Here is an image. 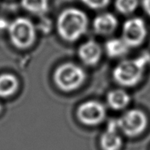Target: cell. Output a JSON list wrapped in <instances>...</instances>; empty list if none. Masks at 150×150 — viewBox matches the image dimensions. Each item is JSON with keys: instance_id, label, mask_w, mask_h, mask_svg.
Masks as SVG:
<instances>
[{"instance_id": "9c48e42d", "label": "cell", "mask_w": 150, "mask_h": 150, "mask_svg": "<svg viewBox=\"0 0 150 150\" xmlns=\"http://www.w3.org/2000/svg\"><path fill=\"white\" fill-rule=\"evenodd\" d=\"M100 145L103 150H120L123 140L120 134L117 120L108 123L107 129L100 137Z\"/></svg>"}, {"instance_id": "2e32d148", "label": "cell", "mask_w": 150, "mask_h": 150, "mask_svg": "<svg viewBox=\"0 0 150 150\" xmlns=\"http://www.w3.org/2000/svg\"><path fill=\"white\" fill-rule=\"evenodd\" d=\"M81 2L92 10H102L108 7L111 0H81Z\"/></svg>"}, {"instance_id": "4fadbf2b", "label": "cell", "mask_w": 150, "mask_h": 150, "mask_svg": "<svg viewBox=\"0 0 150 150\" xmlns=\"http://www.w3.org/2000/svg\"><path fill=\"white\" fill-rule=\"evenodd\" d=\"M108 104L114 110H123L127 108L131 101L130 95L127 92L121 90H113L108 93L107 97Z\"/></svg>"}, {"instance_id": "8992f818", "label": "cell", "mask_w": 150, "mask_h": 150, "mask_svg": "<svg viewBox=\"0 0 150 150\" xmlns=\"http://www.w3.org/2000/svg\"><path fill=\"white\" fill-rule=\"evenodd\" d=\"M120 130L127 137H137L142 134L148 126V118L140 110L126 111L117 120Z\"/></svg>"}, {"instance_id": "52a82bcc", "label": "cell", "mask_w": 150, "mask_h": 150, "mask_svg": "<svg viewBox=\"0 0 150 150\" xmlns=\"http://www.w3.org/2000/svg\"><path fill=\"white\" fill-rule=\"evenodd\" d=\"M107 111L104 105L95 100L86 101L79 105L77 109V118L86 126H96L104 120Z\"/></svg>"}, {"instance_id": "7a4b0ae2", "label": "cell", "mask_w": 150, "mask_h": 150, "mask_svg": "<svg viewBox=\"0 0 150 150\" xmlns=\"http://www.w3.org/2000/svg\"><path fill=\"white\" fill-rule=\"evenodd\" d=\"M150 55L141 54L137 57L124 59L113 69V79L119 85L126 87L137 86L143 79L145 69L149 64Z\"/></svg>"}, {"instance_id": "5b68a950", "label": "cell", "mask_w": 150, "mask_h": 150, "mask_svg": "<svg viewBox=\"0 0 150 150\" xmlns=\"http://www.w3.org/2000/svg\"><path fill=\"white\" fill-rule=\"evenodd\" d=\"M148 36V28L145 21L140 17L127 19L122 27L121 38L130 49L140 47Z\"/></svg>"}, {"instance_id": "e0dca14e", "label": "cell", "mask_w": 150, "mask_h": 150, "mask_svg": "<svg viewBox=\"0 0 150 150\" xmlns=\"http://www.w3.org/2000/svg\"><path fill=\"white\" fill-rule=\"evenodd\" d=\"M141 6L144 13L150 17V0H141Z\"/></svg>"}, {"instance_id": "d6986e66", "label": "cell", "mask_w": 150, "mask_h": 150, "mask_svg": "<svg viewBox=\"0 0 150 150\" xmlns=\"http://www.w3.org/2000/svg\"><path fill=\"white\" fill-rule=\"evenodd\" d=\"M3 110H4V106H3V104L0 103V114L3 112Z\"/></svg>"}, {"instance_id": "277c9868", "label": "cell", "mask_w": 150, "mask_h": 150, "mask_svg": "<svg viewBox=\"0 0 150 150\" xmlns=\"http://www.w3.org/2000/svg\"><path fill=\"white\" fill-rule=\"evenodd\" d=\"M7 32L11 45L18 49H29L36 40V26L25 17H19L11 22Z\"/></svg>"}, {"instance_id": "ba28073f", "label": "cell", "mask_w": 150, "mask_h": 150, "mask_svg": "<svg viewBox=\"0 0 150 150\" xmlns=\"http://www.w3.org/2000/svg\"><path fill=\"white\" fill-rule=\"evenodd\" d=\"M78 56L82 64L86 66H95L101 60L103 49L97 41L89 40L79 46Z\"/></svg>"}, {"instance_id": "9a60e30c", "label": "cell", "mask_w": 150, "mask_h": 150, "mask_svg": "<svg viewBox=\"0 0 150 150\" xmlns=\"http://www.w3.org/2000/svg\"><path fill=\"white\" fill-rule=\"evenodd\" d=\"M139 6V0H115V8L121 15L132 14Z\"/></svg>"}, {"instance_id": "ac0fdd59", "label": "cell", "mask_w": 150, "mask_h": 150, "mask_svg": "<svg viewBox=\"0 0 150 150\" xmlns=\"http://www.w3.org/2000/svg\"><path fill=\"white\" fill-rule=\"evenodd\" d=\"M9 23L7 22L4 19H0V30H4L7 29L8 26H9Z\"/></svg>"}, {"instance_id": "8fae6325", "label": "cell", "mask_w": 150, "mask_h": 150, "mask_svg": "<svg viewBox=\"0 0 150 150\" xmlns=\"http://www.w3.org/2000/svg\"><path fill=\"white\" fill-rule=\"evenodd\" d=\"M20 81L16 76L10 73L0 74V98H10L17 94Z\"/></svg>"}, {"instance_id": "6da1fadb", "label": "cell", "mask_w": 150, "mask_h": 150, "mask_svg": "<svg viewBox=\"0 0 150 150\" xmlns=\"http://www.w3.org/2000/svg\"><path fill=\"white\" fill-rule=\"evenodd\" d=\"M56 26L59 36L63 40L69 43L75 42L87 32L88 16L81 9L69 7L59 14Z\"/></svg>"}, {"instance_id": "30bf717a", "label": "cell", "mask_w": 150, "mask_h": 150, "mask_svg": "<svg viewBox=\"0 0 150 150\" xmlns=\"http://www.w3.org/2000/svg\"><path fill=\"white\" fill-rule=\"evenodd\" d=\"M92 25L96 34L100 36H109L117 28L118 20L114 14L103 12L95 17Z\"/></svg>"}, {"instance_id": "5bb4252c", "label": "cell", "mask_w": 150, "mask_h": 150, "mask_svg": "<svg viewBox=\"0 0 150 150\" xmlns=\"http://www.w3.org/2000/svg\"><path fill=\"white\" fill-rule=\"evenodd\" d=\"M23 9L35 16H44L49 11V0H21Z\"/></svg>"}, {"instance_id": "3957f363", "label": "cell", "mask_w": 150, "mask_h": 150, "mask_svg": "<svg viewBox=\"0 0 150 150\" xmlns=\"http://www.w3.org/2000/svg\"><path fill=\"white\" fill-rule=\"evenodd\" d=\"M86 79L85 70L79 65L65 62L53 72L52 80L57 88L65 93H71L81 88Z\"/></svg>"}, {"instance_id": "7c38bea8", "label": "cell", "mask_w": 150, "mask_h": 150, "mask_svg": "<svg viewBox=\"0 0 150 150\" xmlns=\"http://www.w3.org/2000/svg\"><path fill=\"white\" fill-rule=\"evenodd\" d=\"M130 48L122 38H111L106 42L104 50L111 59L123 58L130 51Z\"/></svg>"}]
</instances>
